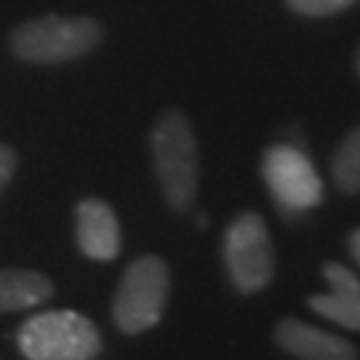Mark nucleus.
Listing matches in <instances>:
<instances>
[{"label": "nucleus", "mask_w": 360, "mask_h": 360, "mask_svg": "<svg viewBox=\"0 0 360 360\" xmlns=\"http://www.w3.org/2000/svg\"><path fill=\"white\" fill-rule=\"evenodd\" d=\"M262 179L285 214H304L323 203V181L307 155L294 144H272L262 155Z\"/></svg>", "instance_id": "423d86ee"}, {"label": "nucleus", "mask_w": 360, "mask_h": 360, "mask_svg": "<svg viewBox=\"0 0 360 360\" xmlns=\"http://www.w3.org/2000/svg\"><path fill=\"white\" fill-rule=\"evenodd\" d=\"M334 184L347 195L360 193V126L345 136V142L336 147L331 160Z\"/></svg>", "instance_id": "9b49d317"}, {"label": "nucleus", "mask_w": 360, "mask_h": 360, "mask_svg": "<svg viewBox=\"0 0 360 360\" xmlns=\"http://www.w3.org/2000/svg\"><path fill=\"white\" fill-rule=\"evenodd\" d=\"M224 267L232 285L240 294H259L275 278V248L264 219L254 211H243L224 230Z\"/></svg>", "instance_id": "39448f33"}, {"label": "nucleus", "mask_w": 360, "mask_h": 360, "mask_svg": "<svg viewBox=\"0 0 360 360\" xmlns=\"http://www.w3.org/2000/svg\"><path fill=\"white\" fill-rule=\"evenodd\" d=\"M104 40V30L91 16L46 13L16 25L8 49L27 65H65L94 53Z\"/></svg>", "instance_id": "f257e3e1"}, {"label": "nucleus", "mask_w": 360, "mask_h": 360, "mask_svg": "<svg viewBox=\"0 0 360 360\" xmlns=\"http://www.w3.org/2000/svg\"><path fill=\"white\" fill-rule=\"evenodd\" d=\"M155 176L166 203L176 211H187L195 203L200 181V158L193 123L179 110H166L155 120L150 134Z\"/></svg>", "instance_id": "f03ea898"}, {"label": "nucleus", "mask_w": 360, "mask_h": 360, "mask_svg": "<svg viewBox=\"0 0 360 360\" xmlns=\"http://www.w3.org/2000/svg\"><path fill=\"white\" fill-rule=\"evenodd\" d=\"M16 166H19L16 153H13L8 144H0V193L11 184L13 174H16Z\"/></svg>", "instance_id": "ddd939ff"}, {"label": "nucleus", "mask_w": 360, "mask_h": 360, "mask_svg": "<svg viewBox=\"0 0 360 360\" xmlns=\"http://www.w3.org/2000/svg\"><path fill=\"white\" fill-rule=\"evenodd\" d=\"M323 278L331 291L309 296V309L336 326L360 331V278L339 262H326Z\"/></svg>", "instance_id": "1a4fd4ad"}, {"label": "nucleus", "mask_w": 360, "mask_h": 360, "mask_svg": "<svg viewBox=\"0 0 360 360\" xmlns=\"http://www.w3.org/2000/svg\"><path fill=\"white\" fill-rule=\"evenodd\" d=\"M53 296V283L49 275L19 267L0 270V312H16L43 304Z\"/></svg>", "instance_id": "9d476101"}, {"label": "nucleus", "mask_w": 360, "mask_h": 360, "mask_svg": "<svg viewBox=\"0 0 360 360\" xmlns=\"http://www.w3.org/2000/svg\"><path fill=\"white\" fill-rule=\"evenodd\" d=\"M358 75H360V51H358Z\"/></svg>", "instance_id": "2eb2a0df"}, {"label": "nucleus", "mask_w": 360, "mask_h": 360, "mask_svg": "<svg viewBox=\"0 0 360 360\" xmlns=\"http://www.w3.org/2000/svg\"><path fill=\"white\" fill-rule=\"evenodd\" d=\"M347 245H349V254H352V259L358 262V267H360V227L352 232V235H349Z\"/></svg>", "instance_id": "4468645a"}, {"label": "nucleus", "mask_w": 360, "mask_h": 360, "mask_svg": "<svg viewBox=\"0 0 360 360\" xmlns=\"http://www.w3.org/2000/svg\"><path fill=\"white\" fill-rule=\"evenodd\" d=\"M171 291V270L160 257L134 259L115 291L112 315L123 334H144L155 328L168 304Z\"/></svg>", "instance_id": "20e7f679"}, {"label": "nucleus", "mask_w": 360, "mask_h": 360, "mask_svg": "<svg viewBox=\"0 0 360 360\" xmlns=\"http://www.w3.org/2000/svg\"><path fill=\"white\" fill-rule=\"evenodd\" d=\"M275 345L299 360H358L352 342L296 318H285L275 326Z\"/></svg>", "instance_id": "6e6552de"}, {"label": "nucleus", "mask_w": 360, "mask_h": 360, "mask_svg": "<svg viewBox=\"0 0 360 360\" xmlns=\"http://www.w3.org/2000/svg\"><path fill=\"white\" fill-rule=\"evenodd\" d=\"M16 342L30 360H96L102 352L99 328L72 309H49L27 318Z\"/></svg>", "instance_id": "7ed1b4c3"}, {"label": "nucleus", "mask_w": 360, "mask_h": 360, "mask_svg": "<svg viewBox=\"0 0 360 360\" xmlns=\"http://www.w3.org/2000/svg\"><path fill=\"white\" fill-rule=\"evenodd\" d=\"M358 0H285V6L299 16L307 19H323V16H334L345 11L349 6H355Z\"/></svg>", "instance_id": "f8f14e48"}, {"label": "nucleus", "mask_w": 360, "mask_h": 360, "mask_svg": "<svg viewBox=\"0 0 360 360\" xmlns=\"http://www.w3.org/2000/svg\"><path fill=\"white\" fill-rule=\"evenodd\" d=\"M75 240L83 257L112 262L120 254V221L102 198H86L75 206Z\"/></svg>", "instance_id": "0eeeda50"}]
</instances>
